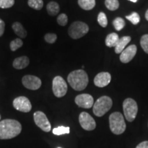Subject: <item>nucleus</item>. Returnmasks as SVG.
Here are the masks:
<instances>
[{"mask_svg":"<svg viewBox=\"0 0 148 148\" xmlns=\"http://www.w3.org/2000/svg\"><path fill=\"white\" fill-rule=\"evenodd\" d=\"M111 81V75L108 72H101L96 75L94 79V84L97 87L106 86Z\"/></svg>","mask_w":148,"mask_h":148,"instance_id":"4468645a","label":"nucleus"},{"mask_svg":"<svg viewBox=\"0 0 148 148\" xmlns=\"http://www.w3.org/2000/svg\"><path fill=\"white\" fill-rule=\"evenodd\" d=\"M137 48L135 45H132L125 49L121 53L120 55V60L123 63H127L132 60L134 56L136 55Z\"/></svg>","mask_w":148,"mask_h":148,"instance_id":"ddd939ff","label":"nucleus"},{"mask_svg":"<svg viewBox=\"0 0 148 148\" xmlns=\"http://www.w3.org/2000/svg\"><path fill=\"white\" fill-rule=\"evenodd\" d=\"M119 40V37L116 33H111L106 36V45L107 47H115L118 41Z\"/></svg>","mask_w":148,"mask_h":148,"instance_id":"a211bd4d","label":"nucleus"},{"mask_svg":"<svg viewBox=\"0 0 148 148\" xmlns=\"http://www.w3.org/2000/svg\"><path fill=\"white\" fill-rule=\"evenodd\" d=\"M14 108L23 112H28L32 109V104L28 98L24 96H20L15 98L13 101Z\"/></svg>","mask_w":148,"mask_h":148,"instance_id":"9b49d317","label":"nucleus"},{"mask_svg":"<svg viewBox=\"0 0 148 148\" xmlns=\"http://www.w3.org/2000/svg\"><path fill=\"white\" fill-rule=\"evenodd\" d=\"M34 120L35 123L44 132H48L51 130V124L47 116L41 111H36L34 113Z\"/></svg>","mask_w":148,"mask_h":148,"instance_id":"6e6552de","label":"nucleus"},{"mask_svg":"<svg viewBox=\"0 0 148 148\" xmlns=\"http://www.w3.org/2000/svg\"><path fill=\"white\" fill-rule=\"evenodd\" d=\"M0 119H1V115H0Z\"/></svg>","mask_w":148,"mask_h":148,"instance_id":"c9c22d12","label":"nucleus"},{"mask_svg":"<svg viewBox=\"0 0 148 148\" xmlns=\"http://www.w3.org/2000/svg\"><path fill=\"white\" fill-rule=\"evenodd\" d=\"M79 122L81 127L85 130H93L96 127L95 120L89 114L86 112H81L79 114Z\"/></svg>","mask_w":148,"mask_h":148,"instance_id":"1a4fd4ad","label":"nucleus"},{"mask_svg":"<svg viewBox=\"0 0 148 148\" xmlns=\"http://www.w3.org/2000/svg\"><path fill=\"white\" fill-rule=\"evenodd\" d=\"M112 106V101L108 96L99 97L94 103L92 112L97 116H102L106 113Z\"/></svg>","mask_w":148,"mask_h":148,"instance_id":"20e7f679","label":"nucleus"},{"mask_svg":"<svg viewBox=\"0 0 148 148\" xmlns=\"http://www.w3.org/2000/svg\"><path fill=\"white\" fill-rule=\"evenodd\" d=\"M60 11V6L58 3L55 1H50L47 5V12L50 16H56Z\"/></svg>","mask_w":148,"mask_h":148,"instance_id":"6ab92c4d","label":"nucleus"},{"mask_svg":"<svg viewBox=\"0 0 148 148\" xmlns=\"http://www.w3.org/2000/svg\"><path fill=\"white\" fill-rule=\"evenodd\" d=\"M78 4L85 10H92L95 5V0H78Z\"/></svg>","mask_w":148,"mask_h":148,"instance_id":"aec40b11","label":"nucleus"},{"mask_svg":"<svg viewBox=\"0 0 148 148\" xmlns=\"http://www.w3.org/2000/svg\"><path fill=\"white\" fill-rule=\"evenodd\" d=\"M21 124L14 119H4L0 121V139H10L21 133Z\"/></svg>","mask_w":148,"mask_h":148,"instance_id":"f257e3e1","label":"nucleus"},{"mask_svg":"<svg viewBox=\"0 0 148 148\" xmlns=\"http://www.w3.org/2000/svg\"><path fill=\"white\" fill-rule=\"evenodd\" d=\"M70 132V127H64V126H59L56 127L53 130V134L55 135H62L64 134H69Z\"/></svg>","mask_w":148,"mask_h":148,"instance_id":"393cba45","label":"nucleus"},{"mask_svg":"<svg viewBox=\"0 0 148 148\" xmlns=\"http://www.w3.org/2000/svg\"><path fill=\"white\" fill-rule=\"evenodd\" d=\"M44 38H45V41L48 42V43H54L56 40L57 39V35L56 34H53V33H47L44 36Z\"/></svg>","mask_w":148,"mask_h":148,"instance_id":"7c9ffc66","label":"nucleus"},{"mask_svg":"<svg viewBox=\"0 0 148 148\" xmlns=\"http://www.w3.org/2000/svg\"><path fill=\"white\" fill-rule=\"evenodd\" d=\"M12 29L15 34L18 36L21 37V38H25L27 36V31L24 28L23 25L19 22H14L12 25Z\"/></svg>","mask_w":148,"mask_h":148,"instance_id":"f3484780","label":"nucleus"},{"mask_svg":"<svg viewBox=\"0 0 148 148\" xmlns=\"http://www.w3.org/2000/svg\"><path fill=\"white\" fill-rule=\"evenodd\" d=\"M145 18L148 21V10L145 12Z\"/></svg>","mask_w":148,"mask_h":148,"instance_id":"72a5a7b5","label":"nucleus"},{"mask_svg":"<svg viewBox=\"0 0 148 148\" xmlns=\"http://www.w3.org/2000/svg\"><path fill=\"white\" fill-rule=\"evenodd\" d=\"M140 46L145 53H148V34H145L140 38Z\"/></svg>","mask_w":148,"mask_h":148,"instance_id":"c85d7f7f","label":"nucleus"},{"mask_svg":"<svg viewBox=\"0 0 148 148\" xmlns=\"http://www.w3.org/2000/svg\"><path fill=\"white\" fill-rule=\"evenodd\" d=\"M23 86L27 89L38 90L41 86L42 82L39 77L32 75H26L22 78Z\"/></svg>","mask_w":148,"mask_h":148,"instance_id":"9d476101","label":"nucleus"},{"mask_svg":"<svg viewBox=\"0 0 148 148\" xmlns=\"http://www.w3.org/2000/svg\"><path fill=\"white\" fill-rule=\"evenodd\" d=\"M23 45V41L21 38H15V39L12 40L10 42V48L11 49V51H14L16 50H17L18 49H19L20 47H22Z\"/></svg>","mask_w":148,"mask_h":148,"instance_id":"5701e85b","label":"nucleus"},{"mask_svg":"<svg viewBox=\"0 0 148 148\" xmlns=\"http://www.w3.org/2000/svg\"><path fill=\"white\" fill-rule=\"evenodd\" d=\"M123 109L126 120L132 122L136 118L138 112L137 103L132 98H127L123 103Z\"/></svg>","mask_w":148,"mask_h":148,"instance_id":"423d86ee","label":"nucleus"},{"mask_svg":"<svg viewBox=\"0 0 148 148\" xmlns=\"http://www.w3.org/2000/svg\"><path fill=\"white\" fill-rule=\"evenodd\" d=\"M75 102L79 107L83 108H90L93 106V97L89 94H80L75 98Z\"/></svg>","mask_w":148,"mask_h":148,"instance_id":"f8f14e48","label":"nucleus"},{"mask_svg":"<svg viewBox=\"0 0 148 148\" xmlns=\"http://www.w3.org/2000/svg\"><path fill=\"white\" fill-rule=\"evenodd\" d=\"M125 21L121 17H117L113 21V25L116 30L120 31L125 26Z\"/></svg>","mask_w":148,"mask_h":148,"instance_id":"b1692460","label":"nucleus"},{"mask_svg":"<svg viewBox=\"0 0 148 148\" xmlns=\"http://www.w3.org/2000/svg\"><path fill=\"white\" fill-rule=\"evenodd\" d=\"M136 148H148V140L141 142L136 146Z\"/></svg>","mask_w":148,"mask_h":148,"instance_id":"473e14b6","label":"nucleus"},{"mask_svg":"<svg viewBox=\"0 0 148 148\" xmlns=\"http://www.w3.org/2000/svg\"><path fill=\"white\" fill-rule=\"evenodd\" d=\"M14 4V0H0V8H10Z\"/></svg>","mask_w":148,"mask_h":148,"instance_id":"cd10ccee","label":"nucleus"},{"mask_svg":"<svg viewBox=\"0 0 148 148\" xmlns=\"http://www.w3.org/2000/svg\"><path fill=\"white\" fill-rule=\"evenodd\" d=\"M129 1H132V2H134V3H136V1H138V0H129Z\"/></svg>","mask_w":148,"mask_h":148,"instance_id":"f704fd0d","label":"nucleus"},{"mask_svg":"<svg viewBox=\"0 0 148 148\" xmlns=\"http://www.w3.org/2000/svg\"><path fill=\"white\" fill-rule=\"evenodd\" d=\"M5 30V23L2 19L0 18V37H1L4 33Z\"/></svg>","mask_w":148,"mask_h":148,"instance_id":"2f4dec72","label":"nucleus"},{"mask_svg":"<svg viewBox=\"0 0 148 148\" xmlns=\"http://www.w3.org/2000/svg\"><path fill=\"white\" fill-rule=\"evenodd\" d=\"M67 81L74 90H82L87 86L88 77L86 71L83 69L75 70L69 74Z\"/></svg>","mask_w":148,"mask_h":148,"instance_id":"f03ea898","label":"nucleus"},{"mask_svg":"<svg viewBox=\"0 0 148 148\" xmlns=\"http://www.w3.org/2000/svg\"><path fill=\"white\" fill-rule=\"evenodd\" d=\"M97 21L101 27H106L108 25V19L105 13L101 12H99L97 16Z\"/></svg>","mask_w":148,"mask_h":148,"instance_id":"a878e982","label":"nucleus"},{"mask_svg":"<svg viewBox=\"0 0 148 148\" xmlns=\"http://www.w3.org/2000/svg\"><path fill=\"white\" fill-rule=\"evenodd\" d=\"M58 148H62V147H58Z\"/></svg>","mask_w":148,"mask_h":148,"instance_id":"e433bc0d","label":"nucleus"},{"mask_svg":"<svg viewBox=\"0 0 148 148\" xmlns=\"http://www.w3.org/2000/svg\"><path fill=\"white\" fill-rule=\"evenodd\" d=\"M57 22L61 26H65L68 22V17L66 14L64 13L59 14L57 18Z\"/></svg>","mask_w":148,"mask_h":148,"instance_id":"c756f323","label":"nucleus"},{"mask_svg":"<svg viewBox=\"0 0 148 148\" xmlns=\"http://www.w3.org/2000/svg\"><path fill=\"white\" fill-rule=\"evenodd\" d=\"M52 90L54 95L57 97H62L67 92V84L61 76H56L52 81Z\"/></svg>","mask_w":148,"mask_h":148,"instance_id":"0eeeda50","label":"nucleus"},{"mask_svg":"<svg viewBox=\"0 0 148 148\" xmlns=\"http://www.w3.org/2000/svg\"><path fill=\"white\" fill-rule=\"evenodd\" d=\"M125 17H126L127 19L129 20L133 25H136V24H138L140 21V16L138 15L137 12H132L130 15L126 16Z\"/></svg>","mask_w":148,"mask_h":148,"instance_id":"bb28decb","label":"nucleus"},{"mask_svg":"<svg viewBox=\"0 0 148 148\" xmlns=\"http://www.w3.org/2000/svg\"><path fill=\"white\" fill-rule=\"evenodd\" d=\"M105 5L106 8L110 10H116L119 6V2L118 0H106Z\"/></svg>","mask_w":148,"mask_h":148,"instance_id":"4be33fe9","label":"nucleus"},{"mask_svg":"<svg viewBox=\"0 0 148 148\" xmlns=\"http://www.w3.org/2000/svg\"><path fill=\"white\" fill-rule=\"evenodd\" d=\"M131 37L130 36H123L122 38H119V41L115 46V53H121L122 51L125 49V46L130 42Z\"/></svg>","mask_w":148,"mask_h":148,"instance_id":"dca6fc26","label":"nucleus"},{"mask_svg":"<svg viewBox=\"0 0 148 148\" xmlns=\"http://www.w3.org/2000/svg\"><path fill=\"white\" fill-rule=\"evenodd\" d=\"M89 30L88 25L82 21H75L68 29L69 36L73 39H78L86 34Z\"/></svg>","mask_w":148,"mask_h":148,"instance_id":"39448f33","label":"nucleus"},{"mask_svg":"<svg viewBox=\"0 0 148 148\" xmlns=\"http://www.w3.org/2000/svg\"><path fill=\"white\" fill-rule=\"evenodd\" d=\"M29 64V60L27 56H21L15 58L13 61V67L16 69H23Z\"/></svg>","mask_w":148,"mask_h":148,"instance_id":"2eb2a0df","label":"nucleus"},{"mask_svg":"<svg viewBox=\"0 0 148 148\" xmlns=\"http://www.w3.org/2000/svg\"><path fill=\"white\" fill-rule=\"evenodd\" d=\"M109 124L112 132L114 134H121L126 128L123 114L119 112L112 113L109 116Z\"/></svg>","mask_w":148,"mask_h":148,"instance_id":"7ed1b4c3","label":"nucleus"},{"mask_svg":"<svg viewBox=\"0 0 148 148\" xmlns=\"http://www.w3.org/2000/svg\"><path fill=\"white\" fill-rule=\"evenodd\" d=\"M27 3L30 8L36 10H41L44 4L42 0H28Z\"/></svg>","mask_w":148,"mask_h":148,"instance_id":"412c9836","label":"nucleus"}]
</instances>
